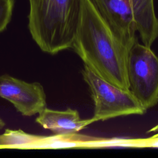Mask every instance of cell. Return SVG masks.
Returning a JSON list of instances; mask_svg holds the SVG:
<instances>
[{"label":"cell","mask_w":158,"mask_h":158,"mask_svg":"<svg viewBox=\"0 0 158 158\" xmlns=\"http://www.w3.org/2000/svg\"><path fill=\"white\" fill-rule=\"evenodd\" d=\"M130 46L112 30L92 0H80L72 49L84 65L118 87L129 89L127 64Z\"/></svg>","instance_id":"cell-1"},{"label":"cell","mask_w":158,"mask_h":158,"mask_svg":"<svg viewBox=\"0 0 158 158\" xmlns=\"http://www.w3.org/2000/svg\"><path fill=\"white\" fill-rule=\"evenodd\" d=\"M152 140L154 141H156L157 142H158V134L156 135H154L152 136Z\"/></svg>","instance_id":"cell-12"},{"label":"cell","mask_w":158,"mask_h":158,"mask_svg":"<svg viewBox=\"0 0 158 158\" xmlns=\"http://www.w3.org/2000/svg\"><path fill=\"white\" fill-rule=\"evenodd\" d=\"M81 73L94 102V114L91 118L94 122L145 113L146 109L129 89L119 88L103 79L85 65Z\"/></svg>","instance_id":"cell-3"},{"label":"cell","mask_w":158,"mask_h":158,"mask_svg":"<svg viewBox=\"0 0 158 158\" xmlns=\"http://www.w3.org/2000/svg\"><path fill=\"white\" fill-rule=\"evenodd\" d=\"M98 11L112 30L131 45L137 38L130 0H92Z\"/></svg>","instance_id":"cell-6"},{"label":"cell","mask_w":158,"mask_h":158,"mask_svg":"<svg viewBox=\"0 0 158 158\" xmlns=\"http://www.w3.org/2000/svg\"><path fill=\"white\" fill-rule=\"evenodd\" d=\"M129 90L147 110L158 103V57L137 38L131 45L127 64Z\"/></svg>","instance_id":"cell-4"},{"label":"cell","mask_w":158,"mask_h":158,"mask_svg":"<svg viewBox=\"0 0 158 158\" xmlns=\"http://www.w3.org/2000/svg\"><path fill=\"white\" fill-rule=\"evenodd\" d=\"M5 125H6V123H5L4 121L2 118H0V129H2V128H4Z\"/></svg>","instance_id":"cell-11"},{"label":"cell","mask_w":158,"mask_h":158,"mask_svg":"<svg viewBox=\"0 0 158 158\" xmlns=\"http://www.w3.org/2000/svg\"><path fill=\"white\" fill-rule=\"evenodd\" d=\"M148 132H158V124H157L156 126L153 127L151 129H149Z\"/></svg>","instance_id":"cell-10"},{"label":"cell","mask_w":158,"mask_h":158,"mask_svg":"<svg viewBox=\"0 0 158 158\" xmlns=\"http://www.w3.org/2000/svg\"><path fill=\"white\" fill-rule=\"evenodd\" d=\"M0 97L23 116L39 114L46 107V94L41 83L26 82L8 74L0 76Z\"/></svg>","instance_id":"cell-5"},{"label":"cell","mask_w":158,"mask_h":158,"mask_svg":"<svg viewBox=\"0 0 158 158\" xmlns=\"http://www.w3.org/2000/svg\"><path fill=\"white\" fill-rule=\"evenodd\" d=\"M28 27L44 52L54 55L72 48L80 10V0H28Z\"/></svg>","instance_id":"cell-2"},{"label":"cell","mask_w":158,"mask_h":158,"mask_svg":"<svg viewBox=\"0 0 158 158\" xmlns=\"http://www.w3.org/2000/svg\"><path fill=\"white\" fill-rule=\"evenodd\" d=\"M14 6V0H0V33L10 22Z\"/></svg>","instance_id":"cell-9"},{"label":"cell","mask_w":158,"mask_h":158,"mask_svg":"<svg viewBox=\"0 0 158 158\" xmlns=\"http://www.w3.org/2000/svg\"><path fill=\"white\" fill-rule=\"evenodd\" d=\"M136 31L143 44L151 47L158 38V19L154 0H130Z\"/></svg>","instance_id":"cell-8"},{"label":"cell","mask_w":158,"mask_h":158,"mask_svg":"<svg viewBox=\"0 0 158 158\" xmlns=\"http://www.w3.org/2000/svg\"><path fill=\"white\" fill-rule=\"evenodd\" d=\"M35 122L54 135L63 136L75 135L80 130L94 123L92 118H81L75 109L68 108L65 110H57L47 107L39 113Z\"/></svg>","instance_id":"cell-7"}]
</instances>
